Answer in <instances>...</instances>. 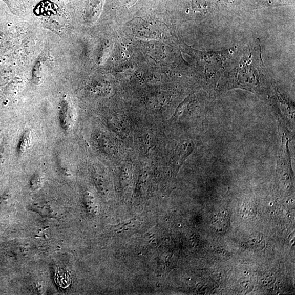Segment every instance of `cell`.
I'll return each mask as SVG.
<instances>
[{
  "mask_svg": "<svg viewBox=\"0 0 295 295\" xmlns=\"http://www.w3.org/2000/svg\"><path fill=\"white\" fill-rule=\"evenodd\" d=\"M194 149V143L188 141L183 142L178 146L173 160L175 167L177 170L182 166L188 156L192 153Z\"/></svg>",
  "mask_w": 295,
  "mask_h": 295,
  "instance_id": "6da1fadb",
  "label": "cell"
},
{
  "mask_svg": "<svg viewBox=\"0 0 295 295\" xmlns=\"http://www.w3.org/2000/svg\"><path fill=\"white\" fill-rule=\"evenodd\" d=\"M192 2L196 10L207 11L218 6L220 0H193Z\"/></svg>",
  "mask_w": 295,
  "mask_h": 295,
  "instance_id": "7a4b0ae2",
  "label": "cell"
}]
</instances>
